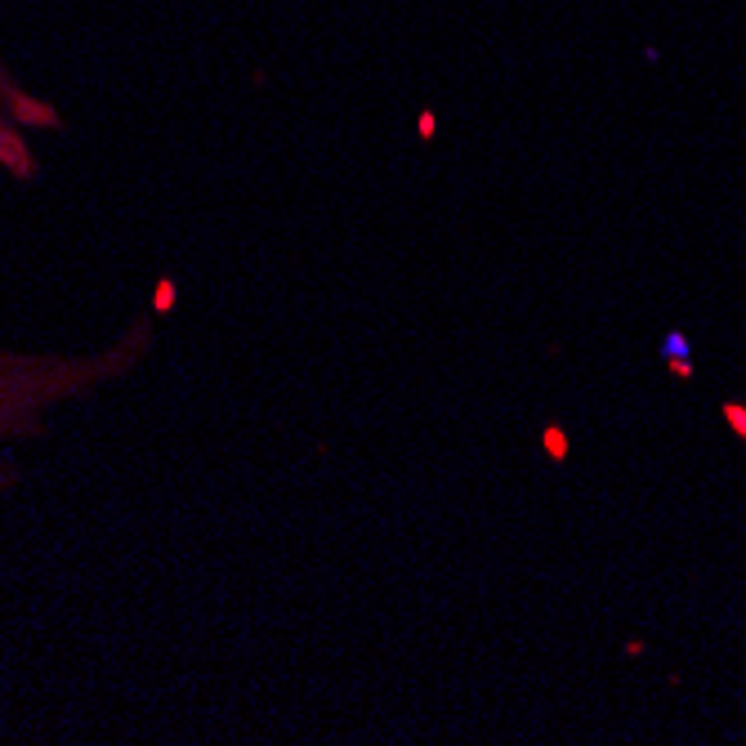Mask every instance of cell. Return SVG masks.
Instances as JSON below:
<instances>
[{
  "label": "cell",
  "mask_w": 746,
  "mask_h": 746,
  "mask_svg": "<svg viewBox=\"0 0 746 746\" xmlns=\"http://www.w3.org/2000/svg\"><path fill=\"white\" fill-rule=\"evenodd\" d=\"M63 112L14 68L0 45V179L5 184H36L45 161V139L59 135Z\"/></svg>",
  "instance_id": "7a4b0ae2"
},
{
  "label": "cell",
  "mask_w": 746,
  "mask_h": 746,
  "mask_svg": "<svg viewBox=\"0 0 746 746\" xmlns=\"http://www.w3.org/2000/svg\"><path fill=\"white\" fill-rule=\"evenodd\" d=\"M157 322L143 313L99 344H14L0 340V496L23 478V452L41 443L72 407L99 398L143 367Z\"/></svg>",
  "instance_id": "6da1fadb"
},
{
  "label": "cell",
  "mask_w": 746,
  "mask_h": 746,
  "mask_svg": "<svg viewBox=\"0 0 746 746\" xmlns=\"http://www.w3.org/2000/svg\"><path fill=\"white\" fill-rule=\"evenodd\" d=\"M729 416H733V425H738L742 434H746V411H742V407H729Z\"/></svg>",
  "instance_id": "3957f363"
}]
</instances>
